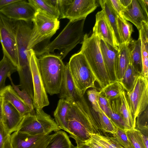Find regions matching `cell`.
Masks as SVG:
<instances>
[{
  "label": "cell",
  "instance_id": "6da1fadb",
  "mask_svg": "<svg viewBox=\"0 0 148 148\" xmlns=\"http://www.w3.org/2000/svg\"><path fill=\"white\" fill-rule=\"evenodd\" d=\"M69 102L67 132L76 144L84 142L90 138L91 134L100 133L98 115L90 107L84 96L79 94L75 101Z\"/></svg>",
  "mask_w": 148,
  "mask_h": 148
},
{
  "label": "cell",
  "instance_id": "7a4b0ae2",
  "mask_svg": "<svg viewBox=\"0 0 148 148\" xmlns=\"http://www.w3.org/2000/svg\"><path fill=\"white\" fill-rule=\"evenodd\" d=\"M85 19L70 21L62 31L52 41L35 53L39 57L53 53L57 50L58 56L62 60L77 45L81 43L84 36L83 28Z\"/></svg>",
  "mask_w": 148,
  "mask_h": 148
},
{
  "label": "cell",
  "instance_id": "3957f363",
  "mask_svg": "<svg viewBox=\"0 0 148 148\" xmlns=\"http://www.w3.org/2000/svg\"><path fill=\"white\" fill-rule=\"evenodd\" d=\"M38 61L47 92L50 95L59 94L66 65L59 57L51 54L40 56Z\"/></svg>",
  "mask_w": 148,
  "mask_h": 148
},
{
  "label": "cell",
  "instance_id": "277c9868",
  "mask_svg": "<svg viewBox=\"0 0 148 148\" xmlns=\"http://www.w3.org/2000/svg\"><path fill=\"white\" fill-rule=\"evenodd\" d=\"M60 129L54 120L42 109L23 116L16 131L36 136L50 134Z\"/></svg>",
  "mask_w": 148,
  "mask_h": 148
},
{
  "label": "cell",
  "instance_id": "5b68a950",
  "mask_svg": "<svg viewBox=\"0 0 148 148\" xmlns=\"http://www.w3.org/2000/svg\"><path fill=\"white\" fill-rule=\"evenodd\" d=\"M77 90L84 96L89 88L96 89L95 79L84 56L79 52L73 55L67 64Z\"/></svg>",
  "mask_w": 148,
  "mask_h": 148
},
{
  "label": "cell",
  "instance_id": "8992f818",
  "mask_svg": "<svg viewBox=\"0 0 148 148\" xmlns=\"http://www.w3.org/2000/svg\"><path fill=\"white\" fill-rule=\"evenodd\" d=\"M100 38L93 33L90 36L85 34L79 52L84 56L97 80H103L108 76L100 50Z\"/></svg>",
  "mask_w": 148,
  "mask_h": 148
},
{
  "label": "cell",
  "instance_id": "52a82bcc",
  "mask_svg": "<svg viewBox=\"0 0 148 148\" xmlns=\"http://www.w3.org/2000/svg\"><path fill=\"white\" fill-rule=\"evenodd\" d=\"M32 22L27 50L37 48L40 43L50 39L60 27L58 19L38 10L36 11Z\"/></svg>",
  "mask_w": 148,
  "mask_h": 148
},
{
  "label": "cell",
  "instance_id": "ba28073f",
  "mask_svg": "<svg viewBox=\"0 0 148 148\" xmlns=\"http://www.w3.org/2000/svg\"><path fill=\"white\" fill-rule=\"evenodd\" d=\"M99 3L96 0H57L59 19H85L98 6Z\"/></svg>",
  "mask_w": 148,
  "mask_h": 148
},
{
  "label": "cell",
  "instance_id": "9c48e42d",
  "mask_svg": "<svg viewBox=\"0 0 148 148\" xmlns=\"http://www.w3.org/2000/svg\"><path fill=\"white\" fill-rule=\"evenodd\" d=\"M17 22L0 13V41L3 55L17 68L18 59L16 37Z\"/></svg>",
  "mask_w": 148,
  "mask_h": 148
},
{
  "label": "cell",
  "instance_id": "30bf717a",
  "mask_svg": "<svg viewBox=\"0 0 148 148\" xmlns=\"http://www.w3.org/2000/svg\"><path fill=\"white\" fill-rule=\"evenodd\" d=\"M27 57L32 76L34 106L36 110H41L49 105V102L40 71L38 58L33 49L27 50Z\"/></svg>",
  "mask_w": 148,
  "mask_h": 148
},
{
  "label": "cell",
  "instance_id": "8fae6325",
  "mask_svg": "<svg viewBox=\"0 0 148 148\" xmlns=\"http://www.w3.org/2000/svg\"><path fill=\"white\" fill-rule=\"evenodd\" d=\"M127 98L134 119L148 107V79L141 75L137 77L132 90L126 92Z\"/></svg>",
  "mask_w": 148,
  "mask_h": 148
},
{
  "label": "cell",
  "instance_id": "7c38bea8",
  "mask_svg": "<svg viewBox=\"0 0 148 148\" xmlns=\"http://www.w3.org/2000/svg\"><path fill=\"white\" fill-rule=\"evenodd\" d=\"M33 27L32 22L23 21L17 22L16 37L18 59V69H26L30 67L27 51Z\"/></svg>",
  "mask_w": 148,
  "mask_h": 148
},
{
  "label": "cell",
  "instance_id": "4fadbf2b",
  "mask_svg": "<svg viewBox=\"0 0 148 148\" xmlns=\"http://www.w3.org/2000/svg\"><path fill=\"white\" fill-rule=\"evenodd\" d=\"M36 12L28 1L22 0L9 4L0 11L1 13L11 20L32 22Z\"/></svg>",
  "mask_w": 148,
  "mask_h": 148
},
{
  "label": "cell",
  "instance_id": "5bb4252c",
  "mask_svg": "<svg viewBox=\"0 0 148 148\" xmlns=\"http://www.w3.org/2000/svg\"><path fill=\"white\" fill-rule=\"evenodd\" d=\"M53 135L32 136L15 131L10 138L13 148H46Z\"/></svg>",
  "mask_w": 148,
  "mask_h": 148
},
{
  "label": "cell",
  "instance_id": "9a60e30c",
  "mask_svg": "<svg viewBox=\"0 0 148 148\" xmlns=\"http://www.w3.org/2000/svg\"><path fill=\"white\" fill-rule=\"evenodd\" d=\"M148 0H132L129 7L121 15L139 30L144 23H148Z\"/></svg>",
  "mask_w": 148,
  "mask_h": 148
},
{
  "label": "cell",
  "instance_id": "2e32d148",
  "mask_svg": "<svg viewBox=\"0 0 148 148\" xmlns=\"http://www.w3.org/2000/svg\"><path fill=\"white\" fill-rule=\"evenodd\" d=\"M100 46L104 64L110 83L117 80L116 63L119 49L100 39Z\"/></svg>",
  "mask_w": 148,
  "mask_h": 148
},
{
  "label": "cell",
  "instance_id": "e0dca14e",
  "mask_svg": "<svg viewBox=\"0 0 148 148\" xmlns=\"http://www.w3.org/2000/svg\"><path fill=\"white\" fill-rule=\"evenodd\" d=\"M93 33L100 39L118 49L112 30L102 10L96 15V21L93 29Z\"/></svg>",
  "mask_w": 148,
  "mask_h": 148
},
{
  "label": "cell",
  "instance_id": "ac0fdd59",
  "mask_svg": "<svg viewBox=\"0 0 148 148\" xmlns=\"http://www.w3.org/2000/svg\"><path fill=\"white\" fill-rule=\"evenodd\" d=\"M23 117L12 104L3 98L1 121L10 134L16 131Z\"/></svg>",
  "mask_w": 148,
  "mask_h": 148
},
{
  "label": "cell",
  "instance_id": "d6986e66",
  "mask_svg": "<svg viewBox=\"0 0 148 148\" xmlns=\"http://www.w3.org/2000/svg\"><path fill=\"white\" fill-rule=\"evenodd\" d=\"M99 3L106 16L114 34L116 46L118 49L123 44L116 22V18L119 15L112 6L109 0H99Z\"/></svg>",
  "mask_w": 148,
  "mask_h": 148
},
{
  "label": "cell",
  "instance_id": "ffe728a7",
  "mask_svg": "<svg viewBox=\"0 0 148 148\" xmlns=\"http://www.w3.org/2000/svg\"><path fill=\"white\" fill-rule=\"evenodd\" d=\"M0 97L12 104L24 116L31 111L23 101L19 97L10 85L5 87L0 91Z\"/></svg>",
  "mask_w": 148,
  "mask_h": 148
},
{
  "label": "cell",
  "instance_id": "44dd1931",
  "mask_svg": "<svg viewBox=\"0 0 148 148\" xmlns=\"http://www.w3.org/2000/svg\"><path fill=\"white\" fill-rule=\"evenodd\" d=\"M59 94L60 99H64L69 102L75 101L79 94L77 90L67 64L65 66L63 79Z\"/></svg>",
  "mask_w": 148,
  "mask_h": 148
},
{
  "label": "cell",
  "instance_id": "7402d4cb",
  "mask_svg": "<svg viewBox=\"0 0 148 148\" xmlns=\"http://www.w3.org/2000/svg\"><path fill=\"white\" fill-rule=\"evenodd\" d=\"M129 44H123L119 49L116 63L117 80L118 81L122 78L130 63Z\"/></svg>",
  "mask_w": 148,
  "mask_h": 148
},
{
  "label": "cell",
  "instance_id": "603a6c76",
  "mask_svg": "<svg viewBox=\"0 0 148 148\" xmlns=\"http://www.w3.org/2000/svg\"><path fill=\"white\" fill-rule=\"evenodd\" d=\"M70 106V103L60 99L54 112L55 121L59 128L68 132L67 118Z\"/></svg>",
  "mask_w": 148,
  "mask_h": 148
},
{
  "label": "cell",
  "instance_id": "cb8c5ba5",
  "mask_svg": "<svg viewBox=\"0 0 148 148\" xmlns=\"http://www.w3.org/2000/svg\"><path fill=\"white\" fill-rule=\"evenodd\" d=\"M129 47L130 50L129 63L141 74L142 71V62L140 36L136 40H132Z\"/></svg>",
  "mask_w": 148,
  "mask_h": 148
},
{
  "label": "cell",
  "instance_id": "d4e9b609",
  "mask_svg": "<svg viewBox=\"0 0 148 148\" xmlns=\"http://www.w3.org/2000/svg\"><path fill=\"white\" fill-rule=\"evenodd\" d=\"M120 111L123 120L129 129L135 128L136 120L132 112L126 91L123 89L119 97Z\"/></svg>",
  "mask_w": 148,
  "mask_h": 148
},
{
  "label": "cell",
  "instance_id": "484cf974",
  "mask_svg": "<svg viewBox=\"0 0 148 148\" xmlns=\"http://www.w3.org/2000/svg\"><path fill=\"white\" fill-rule=\"evenodd\" d=\"M119 97L111 101L109 118L117 127L125 131L129 129L126 124L120 111Z\"/></svg>",
  "mask_w": 148,
  "mask_h": 148
},
{
  "label": "cell",
  "instance_id": "4316f807",
  "mask_svg": "<svg viewBox=\"0 0 148 148\" xmlns=\"http://www.w3.org/2000/svg\"><path fill=\"white\" fill-rule=\"evenodd\" d=\"M46 148H75L66 133L63 131L56 132Z\"/></svg>",
  "mask_w": 148,
  "mask_h": 148
},
{
  "label": "cell",
  "instance_id": "83f0119b",
  "mask_svg": "<svg viewBox=\"0 0 148 148\" xmlns=\"http://www.w3.org/2000/svg\"><path fill=\"white\" fill-rule=\"evenodd\" d=\"M140 75L139 73L129 63L122 78L119 81L126 92L132 90Z\"/></svg>",
  "mask_w": 148,
  "mask_h": 148
},
{
  "label": "cell",
  "instance_id": "f1b7e54d",
  "mask_svg": "<svg viewBox=\"0 0 148 148\" xmlns=\"http://www.w3.org/2000/svg\"><path fill=\"white\" fill-rule=\"evenodd\" d=\"M28 1L36 11L40 10L50 16L59 19V12L50 0H28Z\"/></svg>",
  "mask_w": 148,
  "mask_h": 148
},
{
  "label": "cell",
  "instance_id": "f546056e",
  "mask_svg": "<svg viewBox=\"0 0 148 148\" xmlns=\"http://www.w3.org/2000/svg\"><path fill=\"white\" fill-rule=\"evenodd\" d=\"M17 71V68L5 55L0 61V91L5 87V81L10 75Z\"/></svg>",
  "mask_w": 148,
  "mask_h": 148
},
{
  "label": "cell",
  "instance_id": "4dcf8cb0",
  "mask_svg": "<svg viewBox=\"0 0 148 148\" xmlns=\"http://www.w3.org/2000/svg\"><path fill=\"white\" fill-rule=\"evenodd\" d=\"M116 20L118 30L123 44H129L132 40L131 37L133 32L132 25L119 15L118 16Z\"/></svg>",
  "mask_w": 148,
  "mask_h": 148
},
{
  "label": "cell",
  "instance_id": "1f68e13d",
  "mask_svg": "<svg viewBox=\"0 0 148 148\" xmlns=\"http://www.w3.org/2000/svg\"><path fill=\"white\" fill-rule=\"evenodd\" d=\"M123 86L117 80L110 83L100 91V94L107 99L112 101L119 97Z\"/></svg>",
  "mask_w": 148,
  "mask_h": 148
},
{
  "label": "cell",
  "instance_id": "d6a6232c",
  "mask_svg": "<svg viewBox=\"0 0 148 148\" xmlns=\"http://www.w3.org/2000/svg\"><path fill=\"white\" fill-rule=\"evenodd\" d=\"M141 42V53L142 62V73L144 75L148 74V34L145 31L139 32Z\"/></svg>",
  "mask_w": 148,
  "mask_h": 148
},
{
  "label": "cell",
  "instance_id": "836d02e7",
  "mask_svg": "<svg viewBox=\"0 0 148 148\" xmlns=\"http://www.w3.org/2000/svg\"><path fill=\"white\" fill-rule=\"evenodd\" d=\"M97 114L101 127V131L103 132L111 133L113 135L115 134L117 131V127L101 109L100 112Z\"/></svg>",
  "mask_w": 148,
  "mask_h": 148
},
{
  "label": "cell",
  "instance_id": "e575fe53",
  "mask_svg": "<svg viewBox=\"0 0 148 148\" xmlns=\"http://www.w3.org/2000/svg\"><path fill=\"white\" fill-rule=\"evenodd\" d=\"M11 75L8 77L11 82L12 86L19 97L23 101L30 110L31 114H34L35 111L34 106L32 100L28 93L25 90H20V85H15L13 82Z\"/></svg>",
  "mask_w": 148,
  "mask_h": 148
},
{
  "label": "cell",
  "instance_id": "d590c367",
  "mask_svg": "<svg viewBox=\"0 0 148 148\" xmlns=\"http://www.w3.org/2000/svg\"><path fill=\"white\" fill-rule=\"evenodd\" d=\"M125 131L128 140L135 148H146L139 130L132 128Z\"/></svg>",
  "mask_w": 148,
  "mask_h": 148
},
{
  "label": "cell",
  "instance_id": "8d00e7d4",
  "mask_svg": "<svg viewBox=\"0 0 148 148\" xmlns=\"http://www.w3.org/2000/svg\"><path fill=\"white\" fill-rule=\"evenodd\" d=\"M86 92L88 99L92 110L97 113L99 112L101 109L99 104L100 91H98L96 89L93 88L88 90Z\"/></svg>",
  "mask_w": 148,
  "mask_h": 148
},
{
  "label": "cell",
  "instance_id": "74e56055",
  "mask_svg": "<svg viewBox=\"0 0 148 148\" xmlns=\"http://www.w3.org/2000/svg\"><path fill=\"white\" fill-rule=\"evenodd\" d=\"M148 107L136 118L135 128L139 131L148 130Z\"/></svg>",
  "mask_w": 148,
  "mask_h": 148
},
{
  "label": "cell",
  "instance_id": "f35d334b",
  "mask_svg": "<svg viewBox=\"0 0 148 148\" xmlns=\"http://www.w3.org/2000/svg\"><path fill=\"white\" fill-rule=\"evenodd\" d=\"M90 137L105 148H116L111 143L108 136L99 133L90 134Z\"/></svg>",
  "mask_w": 148,
  "mask_h": 148
},
{
  "label": "cell",
  "instance_id": "ab89813d",
  "mask_svg": "<svg viewBox=\"0 0 148 148\" xmlns=\"http://www.w3.org/2000/svg\"><path fill=\"white\" fill-rule=\"evenodd\" d=\"M115 138L119 143L124 148H135L128 140L126 132L123 130L118 131Z\"/></svg>",
  "mask_w": 148,
  "mask_h": 148
},
{
  "label": "cell",
  "instance_id": "60d3db41",
  "mask_svg": "<svg viewBox=\"0 0 148 148\" xmlns=\"http://www.w3.org/2000/svg\"><path fill=\"white\" fill-rule=\"evenodd\" d=\"M111 102V101L107 99L100 94L99 100V106L102 111L108 118Z\"/></svg>",
  "mask_w": 148,
  "mask_h": 148
},
{
  "label": "cell",
  "instance_id": "b9f144b4",
  "mask_svg": "<svg viewBox=\"0 0 148 148\" xmlns=\"http://www.w3.org/2000/svg\"><path fill=\"white\" fill-rule=\"evenodd\" d=\"M10 135L5 128L1 120H0V148H3L5 141Z\"/></svg>",
  "mask_w": 148,
  "mask_h": 148
},
{
  "label": "cell",
  "instance_id": "7bdbcfd3",
  "mask_svg": "<svg viewBox=\"0 0 148 148\" xmlns=\"http://www.w3.org/2000/svg\"><path fill=\"white\" fill-rule=\"evenodd\" d=\"M112 7L120 16L123 17L121 14L125 10L124 7L122 5L120 0H109Z\"/></svg>",
  "mask_w": 148,
  "mask_h": 148
},
{
  "label": "cell",
  "instance_id": "ee69618b",
  "mask_svg": "<svg viewBox=\"0 0 148 148\" xmlns=\"http://www.w3.org/2000/svg\"><path fill=\"white\" fill-rule=\"evenodd\" d=\"M83 143H85L93 148H105L90 137L84 142Z\"/></svg>",
  "mask_w": 148,
  "mask_h": 148
},
{
  "label": "cell",
  "instance_id": "f6af8a7d",
  "mask_svg": "<svg viewBox=\"0 0 148 148\" xmlns=\"http://www.w3.org/2000/svg\"><path fill=\"white\" fill-rule=\"evenodd\" d=\"M139 131L146 148H148V130Z\"/></svg>",
  "mask_w": 148,
  "mask_h": 148
},
{
  "label": "cell",
  "instance_id": "bcb514c9",
  "mask_svg": "<svg viewBox=\"0 0 148 148\" xmlns=\"http://www.w3.org/2000/svg\"><path fill=\"white\" fill-rule=\"evenodd\" d=\"M18 0H0V11L6 6Z\"/></svg>",
  "mask_w": 148,
  "mask_h": 148
},
{
  "label": "cell",
  "instance_id": "7dc6e473",
  "mask_svg": "<svg viewBox=\"0 0 148 148\" xmlns=\"http://www.w3.org/2000/svg\"><path fill=\"white\" fill-rule=\"evenodd\" d=\"M108 138L111 143L116 148H124L120 144L115 137L108 136Z\"/></svg>",
  "mask_w": 148,
  "mask_h": 148
},
{
  "label": "cell",
  "instance_id": "c3c4849f",
  "mask_svg": "<svg viewBox=\"0 0 148 148\" xmlns=\"http://www.w3.org/2000/svg\"><path fill=\"white\" fill-rule=\"evenodd\" d=\"M120 1L125 10L130 6L132 0H120Z\"/></svg>",
  "mask_w": 148,
  "mask_h": 148
},
{
  "label": "cell",
  "instance_id": "681fc988",
  "mask_svg": "<svg viewBox=\"0 0 148 148\" xmlns=\"http://www.w3.org/2000/svg\"><path fill=\"white\" fill-rule=\"evenodd\" d=\"M3 148H13L11 143L10 136L5 141Z\"/></svg>",
  "mask_w": 148,
  "mask_h": 148
},
{
  "label": "cell",
  "instance_id": "f907efd6",
  "mask_svg": "<svg viewBox=\"0 0 148 148\" xmlns=\"http://www.w3.org/2000/svg\"><path fill=\"white\" fill-rule=\"evenodd\" d=\"M75 148H93L85 143H81L77 145Z\"/></svg>",
  "mask_w": 148,
  "mask_h": 148
},
{
  "label": "cell",
  "instance_id": "816d5d0a",
  "mask_svg": "<svg viewBox=\"0 0 148 148\" xmlns=\"http://www.w3.org/2000/svg\"><path fill=\"white\" fill-rule=\"evenodd\" d=\"M3 102V98L0 97V120H1L2 119Z\"/></svg>",
  "mask_w": 148,
  "mask_h": 148
}]
</instances>
